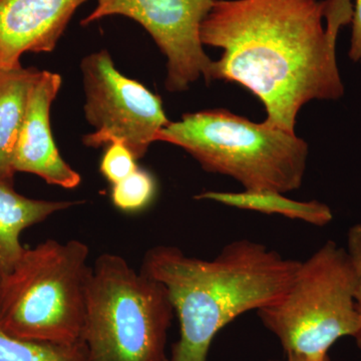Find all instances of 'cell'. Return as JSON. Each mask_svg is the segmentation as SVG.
<instances>
[{"label":"cell","instance_id":"19","mask_svg":"<svg viewBox=\"0 0 361 361\" xmlns=\"http://www.w3.org/2000/svg\"><path fill=\"white\" fill-rule=\"evenodd\" d=\"M270 361H331L329 355H324L322 357H307V356L299 355H286L284 360H270Z\"/></svg>","mask_w":361,"mask_h":361},{"label":"cell","instance_id":"3","mask_svg":"<svg viewBox=\"0 0 361 361\" xmlns=\"http://www.w3.org/2000/svg\"><path fill=\"white\" fill-rule=\"evenodd\" d=\"M208 172L236 180L244 190L289 193L302 185L308 145L296 133L251 122L227 110L185 114L159 133Z\"/></svg>","mask_w":361,"mask_h":361},{"label":"cell","instance_id":"18","mask_svg":"<svg viewBox=\"0 0 361 361\" xmlns=\"http://www.w3.org/2000/svg\"><path fill=\"white\" fill-rule=\"evenodd\" d=\"M353 32H351L349 58L353 61H361V0H353Z\"/></svg>","mask_w":361,"mask_h":361},{"label":"cell","instance_id":"9","mask_svg":"<svg viewBox=\"0 0 361 361\" xmlns=\"http://www.w3.org/2000/svg\"><path fill=\"white\" fill-rule=\"evenodd\" d=\"M61 78L51 71H39L28 97L25 120L14 148V172L39 176L47 184L73 189L80 175L59 154L51 129V104L58 96Z\"/></svg>","mask_w":361,"mask_h":361},{"label":"cell","instance_id":"7","mask_svg":"<svg viewBox=\"0 0 361 361\" xmlns=\"http://www.w3.org/2000/svg\"><path fill=\"white\" fill-rule=\"evenodd\" d=\"M85 90V114L97 130L85 135L84 144L122 142L137 160L146 155L164 127L170 123L161 97L118 70L108 51L90 54L82 59Z\"/></svg>","mask_w":361,"mask_h":361},{"label":"cell","instance_id":"6","mask_svg":"<svg viewBox=\"0 0 361 361\" xmlns=\"http://www.w3.org/2000/svg\"><path fill=\"white\" fill-rule=\"evenodd\" d=\"M356 281L348 249L329 240L300 262L286 292L258 310L259 317L286 355L322 357L361 329Z\"/></svg>","mask_w":361,"mask_h":361},{"label":"cell","instance_id":"16","mask_svg":"<svg viewBox=\"0 0 361 361\" xmlns=\"http://www.w3.org/2000/svg\"><path fill=\"white\" fill-rule=\"evenodd\" d=\"M137 168L134 154L123 142L118 141L109 144L99 165L102 174L111 185L118 184Z\"/></svg>","mask_w":361,"mask_h":361},{"label":"cell","instance_id":"8","mask_svg":"<svg viewBox=\"0 0 361 361\" xmlns=\"http://www.w3.org/2000/svg\"><path fill=\"white\" fill-rule=\"evenodd\" d=\"M215 0H97L82 25L111 16L140 23L167 59L166 89L183 92L203 77L209 84L212 61L200 39L202 23Z\"/></svg>","mask_w":361,"mask_h":361},{"label":"cell","instance_id":"4","mask_svg":"<svg viewBox=\"0 0 361 361\" xmlns=\"http://www.w3.org/2000/svg\"><path fill=\"white\" fill-rule=\"evenodd\" d=\"M89 255V247L78 240H47L25 248L0 279V329L23 341L82 344Z\"/></svg>","mask_w":361,"mask_h":361},{"label":"cell","instance_id":"11","mask_svg":"<svg viewBox=\"0 0 361 361\" xmlns=\"http://www.w3.org/2000/svg\"><path fill=\"white\" fill-rule=\"evenodd\" d=\"M13 184L0 180V279L13 270L25 250L20 243L21 233L78 204L27 198L18 194Z\"/></svg>","mask_w":361,"mask_h":361},{"label":"cell","instance_id":"21","mask_svg":"<svg viewBox=\"0 0 361 361\" xmlns=\"http://www.w3.org/2000/svg\"><path fill=\"white\" fill-rule=\"evenodd\" d=\"M167 361H169V360H167Z\"/></svg>","mask_w":361,"mask_h":361},{"label":"cell","instance_id":"13","mask_svg":"<svg viewBox=\"0 0 361 361\" xmlns=\"http://www.w3.org/2000/svg\"><path fill=\"white\" fill-rule=\"evenodd\" d=\"M197 200L213 201L223 205L276 214L292 220L302 221L318 227L329 225L334 213L326 204L318 201H297L285 194L269 190H244L241 192L207 191L195 196Z\"/></svg>","mask_w":361,"mask_h":361},{"label":"cell","instance_id":"14","mask_svg":"<svg viewBox=\"0 0 361 361\" xmlns=\"http://www.w3.org/2000/svg\"><path fill=\"white\" fill-rule=\"evenodd\" d=\"M0 361H87L84 344L54 345L23 341L0 329Z\"/></svg>","mask_w":361,"mask_h":361},{"label":"cell","instance_id":"5","mask_svg":"<svg viewBox=\"0 0 361 361\" xmlns=\"http://www.w3.org/2000/svg\"><path fill=\"white\" fill-rule=\"evenodd\" d=\"M174 308L165 287L103 254L90 266L82 344L87 361H167Z\"/></svg>","mask_w":361,"mask_h":361},{"label":"cell","instance_id":"2","mask_svg":"<svg viewBox=\"0 0 361 361\" xmlns=\"http://www.w3.org/2000/svg\"><path fill=\"white\" fill-rule=\"evenodd\" d=\"M299 264L250 240L231 242L212 260L177 247L149 249L141 270L165 287L179 318L180 341L171 361H206L218 332L283 295Z\"/></svg>","mask_w":361,"mask_h":361},{"label":"cell","instance_id":"15","mask_svg":"<svg viewBox=\"0 0 361 361\" xmlns=\"http://www.w3.org/2000/svg\"><path fill=\"white\" fill-rule=\"evenodd\" d=\"M155 194L156 182L153 176L137 168L133 174L113 185L111 201L120 210L135 212L146 208Z\"/></svg>","mask_w":361,"mask_h":361},{"label":"cell","instance_id":"17","mask_svg":"<svg viewBox=\"0 0 361 361\" xmlns=\"http://www.w3.org/2000/svg\"><path fill=\"white\" fill-rule=\"evenodd\" d=\"M346 249L353 259L356 271V308L361 317V224H355L349 228ZM356 345L361 353V329L355 337Z\"/></svg>","mask_w":361,"mask_h":361},{"label":"cell","instance_id":"1","mask_svg":"<svg viewBox=\"0 0 361 361\" xmlns=\"http://www.w3.org/2000/svg\"><path fill=\"white\" fill-rule=\"evenodd\" d=\"M353 0H215L203 21V45L222 49L209 82H235L264 106L265 123L295 133L311 101L343 96L336 59Z\"/></svg>","mask_w":361,"mask_h":361},{"label":"cell","instance_id":"10","mask_svg":"<svg viewBox=\"0 0 361 361\" xmlns=\"http://www.w3.org/2000/svg\"><path fill=\"white\" fill-rule=\"evenodd\" d=\"M87 0H0V68L20 65L25 52L54 49L71 16Z\"/></svg>","mask_w":361,"mask_h":361},{"label":"cell","instance_id":"20","mask_svg":"<svg viewBox=\"0 0 361 361\" xmlns=\"http://www.w3.org/2000/svg\"><path fill=\"white\" fill-rule=\"evenodd\" d=\"M360 63H361V61H360Z\"/></svg>","mask_w":361,"mask_h":361},{"label":"cell","instance_id":"12","mask_svg":"<svg viewBox=\"0 0 361 361\" xmlns=\"http://www.w3.org/2000/svg\"><path fill=\"white\" fill-rule=\"evenodd\" d=\"M39 71L16 66L0 68V180L13 183V159L25 120L30 90Z\"/></svg>","mask_w":361,"mask_h":361}]
</instances>
